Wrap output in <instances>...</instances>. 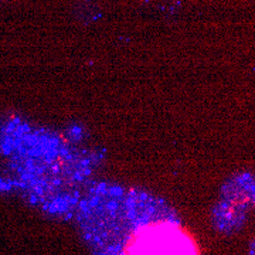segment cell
I'll return each instance as SVG.
<instances>
[{
    "label": "cell",
    "mask_w": 255,
    "mask_h": 255,
    "mask_svg": "<svg viewBox=\"0 0 255 255\" xmlns=\"http://www.w3.org/2000/svg\"><path fill=\"white\" fill-rule=\"evenodd\" d=\"M119 255H200L196 241L172 217L139 223L125 238Z\"/></svg>",
    "instance_id": "obj_1"
}]
</instances>
